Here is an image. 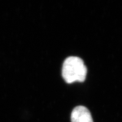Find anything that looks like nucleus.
I'll return each instance as SVG.
<instances>
[{
    "mask_svg": "<svg viewBox=\"0 0 122 122\" xmlns=\"http://www.w3.org/2000/svg\"><path fill=\"white\" fill-rule=\"evenodd\" d=\"M86 74L87 68L80 58L69 57L64 61L62 75L67 83L83 82L86 79Z\"/></svg>",
    "mask_w": 122,
    "mask_h": 122,
    "instance_id": "f257e3e1",
    "label": "nucleus"
},
{
    "mask_svg": "<svg viewBox=\"0 0 122 122\" xmlns=\"http://www.w3.org/2000/svg\"><path fill=\"white\" fill-rule=\"evenodd\" d=\"M71 119L72 122H93L89 110L83 106L74 108L71 113Z\"/></svg>",
    "mask_w": 122,
    "mask_h": 122,
    "instance_id": "f03ea898",
    "label": "nucleus"
}]
</instances>
